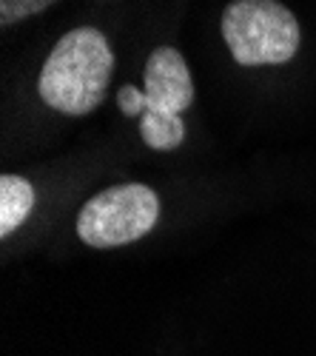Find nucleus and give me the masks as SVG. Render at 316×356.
<instances>
[{"mask_svg":"<svg viewBox=\"0 0 316 356\" xmlns=\"http://www.w3.org/2000/svg\"><path fill=\"white\" fill-rule=\"evenodd\" d=\"M114 54L108 38L94 26H80L54 43L38 77L43 103L66 117L92 114L108 95Z\"/></svg>","mask_w":316,"mask_h":356,"instance_id":"1","label":"nucleus"},{"mask_svg":"<svg viewBox=\"0 0 316 356\" xmlns=\"http://www.w3.org/2000/svg\"><path fill=\"white\" fill-rule=\"evenodd\" d=\"M222 40L240 66H282L299 51V20L279 0H234L222 12Z\"/></svg>","mask_w":316,"mask_h":356,"instance_id":"2","label":"nucleus"},{"mask_svg":"<svg viewBox=\"0 0 316 356\" xmlns=\"http://www.w3.org/2000/svg\"><path fill=\"white\" fill-rule=\"evenodd\" d=\"M140 134L154 152H171L183 145V111L194 103V80L185 57L174 46H157L146 60Z\"/></svg>","mask_w":316,"mask_h":356,"instance_id":"3","label":"nucleus"},{"mask_svg":"<svg viewBox=\"0 0 316 356\" xmlns=\"http://www.w3.org/2000/svg\"><path fill=\"white\" fill-rule=\"evenodd\" d=\"M160 220V197L146 183L111 186L77 214V236L92 248H120L142 240Z\"/></svg>","mask_w":316,"mask_h":356,"instance_id":"4","label":"nucleus"},{"mask_svg":"<svg viewBox=\"0 0 316 356\" xmlns=\"http://www.w3.org/2000/svg\"><path fill=\"white\" fill-rule=\"evenodd\" d=\"M35 209V188L15 174L0 177V236H9Z\"/></svg>","mask_w":316,"mask_h":356,"instance_id":"5","label":"nucleus"},{"mask_svg":"<svg viewBox=\"0 0 316 356\" xmlns=\"http://www.w3.org/2000/svg\"><path fill=\"white\" fill-rule=\"evenodd\" d=\"M51 3H57V0H0V23L3 26L20 23L26 17L46 12Z\"/></svg>","mask_w":316,"mask_h":356,"instance_id":"6","label":"nucleus"},{"mask_svg":"<svg viewBox=\"0 0 316 356\" xmlns=\"http://www.w3.org/2000/svg\"><path fill=\"white\" fill-rule=\"evenodd\" d=\"M117 106L126 117H140L142 114V92L134 86H123L117 92Z\"/></svg>","mask_w":316,"mask_h":356,"instance_id":"7","label":"nucleus"}]
</instances>
